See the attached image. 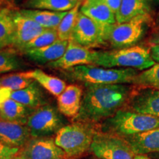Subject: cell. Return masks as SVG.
<instances>
[{
	"mask_svg": "<svg viewBox=\"0 0 159 159\" xmlns=\"http://www.w3.org/2000/svg\"><path fill=\"white\" fill-rule=\"evenodd\" d=\"M81 106L73 122L97 124L125 108L133 90L132 84H84Z\"/></svg>",
	"mask_w": 159,
	"mask_h": 159,
	"instance_id": "obj_1",
	"label": "cell"
},
{
	"mask_svg": "<svg viewBox=\"0 0 159 159\" xmlns=\"http://www.w3.org/2000/svg\"><path fill=\"white\" fill-rule=\"evenodd\" d=\"M139 71L134 69L105 68L95 65H81L61 70L65 79L83 84H132Z\"/></svg>",
	"mask_w": 159,
	"mask_h": 159,
	"instance_id": "obj_2",
	"label": "cell"
},
{
	"mask_svg": "<svg viewBox=\"0 0 159 159\" xmlns=\"http://www.w3.org/2000/svg\"><path fill=\"white\" fill-rule=\"evenodd\" d=\"M150 47L135 45L113 51H97L94 65L105 68L134 69L144 71L154 66Z\"/></svg>",
	"mask_w": 159,
	"mask_h": 159,
	"instance_id": "obj_3",
	"label": "cell"
},
{
	"mask_svg": "<svg viewBox=\"0 0 159 159\" xmlns=\"http://www.w3.org/2000/svg\"><path fill=\"white\" fill-rule=\"evenodd\" d=\"M159 128V118L122 108L103 121L100 130L122 138Z\"/></svg>",
	"mask_w": 159,
	"mask_h": 159,
	"instance_id": "obj_4",
	"label": "cell"
},
{
	"mask_svg": "<svg viewBox=\"0 0 159 159\" xmlns=\"http://www.w3.org/2000/svg\"><path fill=\"white\" fill-rule=\"evenodd\" d=\"M97 131L96 124L73 122L65 125L55 134V142L64 151L68 158H74L90 150Z\"/></svg>",
	"mask_w": 159,
	"mask_h": 159,
	"instance_id": "obj_5",
	"label": "cell"
},
{
	"mask_svg": "<svg viewBox=\"0 0 159 159\" xmlns=\"http://www.w3.org/2000/svg\"><path fill=\"white\" fill-rule=\"evenodd\" d=\"M153 25L150 13L138 16L127 22L110 25L106 34V42L119 49L135 46Z\"/></svg>",
	"mask_w": 159,
	"mask_h": 159,
	"instance_id": "obj_6",
	"label": "cell"
},
{
	"mask_svg": "<svg viewBox=\"0 0 159 159\" xmlns=\"http://www.w3.org/2000/svg\"><path fill=\"white\" fill-rule=\"evenodd\" d=\"M26 125L32 138L49 137L66 125V120L57 108L46 104L32 112Z\"/></svg>",
	"mask_w": 159,
	"mask_h": 159,
	"instance_id": "obj_7",
	"label": "cell"
},
{
	"mask_svg": "<svg viewBox=\"0 0 159 159\" xmlns=\"http://www.w3.org/2000/svg\"><path fill=\"white\" fill-rule=\"evenodd\" d=\"M90 150L99 159H134L136 155L122 137L97 131Z\"/></svg>",
	"mask_w": 159,
	"mask_h": 159,
	"instance_id": "obj_8",
	"label": "cell"
},
{
	"mask_svg": "<svg viewBox=\"0 0 159 159\" xmlns=\"http://www.w3.org/2000/svg\"><path fill=\"white\" fill-rule=\"evenodd\" d=\"M109 26L102 27L80 11L70 40L86 47L104 44Z\"/></svg>",
	"mask_w": 159,
	"mask_h": 159,
	"instance_id": "obj_9",
	"label": "cell"
},
{
	"mask_svg": "<svg viewBox=\"0 0 159 159\" xmlns=\"http://www.w3.org/2000/svg\"><path fill=\"white\" fill-rule=\"evenodd\" d=\"M19 156L24 159H67L66 154L55 144L53 137L31 138L20 149Z\"/></svg>",
	"mask_w": 159,
	"mask_h": 159,
	"instance_id": "obj_10",
	"label": "cell"
},
{
	"mask_svg": "<svg viewBox=\"0 0 159 159\" xmlns=\"http://www.w3.org/2000/svg\"><path fill=\"white\" fill-rule=\"evenodd\" d=\"M133 85L130 99L125 108L159 118V89Z\"/></svg>",
	"mask_w": 159,
	"mask_h": 159,
	"instance_id": "obj_11",
	"label": "cell"
},
{
	"mask_svg": "<svg viewBox=\"0 0 159 159\" xmlns=\"http://www.w3.org/2000/svg\"><path fill=\"white\" fill-rule=\"evenodd\" d=\"M97 51L83 47L69 40L68 47L61 58L47 66L49 68L66 70L77 66L94 65Z\"/></svg>",
	"mask_w": 159,
	"mask_h": 159,
	"instance_id": "obj_12",
	"label": "cell"
},
{
	"mask_svg": "<svg viewBox=\"0 0 159 159\" xmlns=\"http://www.w3.org/2000/svg\"><path fill=\"white\" fill-rule=\"evenodd\" d=\"M13 21L15 37L13 47L19 52L22 50L27 43L41 35L46 30L33 20L24 16L19 11H15Z\"/></svg>",
	"mask_w": 159,
	"mask_h": 159,
	"instance_id": "obj_13",
	"label": "cell"
},
{
	"mask_svg": "<svg viewBox=\"0 0 159 159\" xmlns=\"http://www.w3.org/2000/svg\"><path fill=\"white\" fill-rule=\"evenodd\" d=\"M30 138L27 125L0 119V142L21 149Z\"/></svg>",
	"mask_w": 159,
	"mask_h": 159,
	"instance_id": "obj_14",
	"label": "cell"
},
{
	"mask_svg": "<svg viewBox=\"0 0 159 159\" xmlns=\"http://www.w3.org/2000/svg\"><path fill=\"white\" fill-rule=\"evenodd\" d=\"M69 41L57 40L52 44L41 48L28 49L23 52L27 59L38 64L44 65L54 62L61 58L68 47Z\"/></svg>",
	"mask_w": 159,
	"mask_h": 159,
	"instance_id": "obj_15",
	"label": "cell"
},
{
	"mask_svg": "<svg viewBox=\"0 0 159 159\" xmlns=\"http://www.w3.org/2000/svg\"><path fill=\"white\" fill-rule=\"evenodd\" d=\"M83 90L80 85L71 84L57 97V109L63 116L72 119L78 114L82 102Z\"/></svg>",
	"mask_w": 159,
	"mask_h": 159,
	"instance_id": "obj_16",
	"label": "cell"
},
{
	"mask_svg": "<svg viewBox=\"0 0 159 159\" xmlns=\"http://www.w3.org/2000/svg\"><path fill=\"white\" fill-rule=\"evenodd\" d=\"M80 11L102 27L116 23L115 13L102 0H83Z\"/></svg>",
	"mask_w": 159,
	"mask_h": 159,
	"instance_id": "obj_17",
	"label": "cell"
},
{
	"mask_svg": "<svg viewBox=\"0 0 159 159\" xmlns=\"http://www.w3.org/2000/svg\"><path fill=\"white\" fill-rule=\"evenodd\" d=\"M135 155L159 152V128L123 138Z\"/></svg>",
	"mask_w": 159,
	"mask_h": 159,
	"instance_id": "obj_18",
	"label": "cell"
},
{
	"mask_svg": "<svg viewBox=\"0 0 159 159\" xmlns=\"http://www.w3.org/2000/svg\"><path fill=\"white\" fill-rule=\"evenodd\" d=\"M39 84L33 81L27 88L12 91L11 99L25 105L27 108L35 110L46 105L45 97Z\"/></svg>",
	"mask_w": 159,
	"mask_h": 159,
	"instance_id": "obj_19",
	"label": "cell"
},
{
	"mask_svg": "<svg viewBox=\"0 0 159 159\" xmlns=\"http://www.w3.org/2000/svg\"><path fill=\"white\" fill-rule=\"evenodd\" d=\"M23 76L33 80L55 97H58L66 88V83L63 79L52 76L41 69L21 71Z\"/></svg>",
	"mask_w": 159,
	"mask_h": 159,
	"instance_id": "obj_20",
	"label": "cell"
},
{
	"mask_svg": "<svg viewBox=\"0 0 159 159\" xmlns=\"http://www.w3.org/2000/svg\"><path fill=\"white\" fill-rule=\"evenodd\" d=\"M33 111L9 98L0 107V119L26 125L27 119Z\"/></svg>",
	"mask_w": 159,
	"mask_h": 159,
	"instance_id": "obj_21",
	"label": "cell"
},
{
	"mask_svg": "<svg viewBox=\"0 0 159 159\" xmlns=\"http://www.w3.org/2000/svg\"><path fill=\"white\" fill-rule=\"evenodd\" d=\"M19 13L29 18L45 29H57L67 12H52L33 9H21Z\"/></svg>",
	"mask_w": 159,
	"mask_h": 159,
	"instance_id": "obj_22",
	"label": "cell"
},
{
	"mask_svg": "<svg viewBox=\"0 0 159 159\" xmlns=\"http://www.w3.org/2000/svg\"><path fill=\"white\" fill-rule=\"evenodd\" d=\"M14 13L15 10L10 7L0 9V50L13 47L15 37Z\"/></svg>",
	"mask_w": 159,
	"mask_h": 159,
	"instance_id": "obj_23",
	"label": "cell"
},
{
	"mask_svg": "<svg viewBox=\"0 0 159 159\" xmlns=\"http://www.w3.org/2000/svg\"><path fill=\"white\" fill-rule=\"evenodd\" d=\"M149 13L150 7L147 0H122L120 7L115 16L116 23L122 24Z\"/></svg>",
	"mask_w": 159,
	"mask_h": 159,
	"instance_id": "obj_24",
	"label": "cell"
},
{
	"mask_svg": "<svg viewBox=\"0 0 159 159\" xmlns=\"http://www.w3.org/2000/svg\"><path fill=\"white\" fill-rule=\"evenodd\" d=\"M77 3L71 0H27L23 5L25 9L66 12L72 9Z\"/></svg>",
	"mask_w": 159,
	"mask_h": 159,
	"instance_id": "obj_25",
	"label": "cell"
},
{
	"mask_svg": "<svg viewBox=\"0 0 159 159\" xmlns=\"http://www.w3.org/2000/svg\"><path fill=\"white\" fill-rule=\"evenodd\" d=\"M28 65L15 52L0 50V74L21 71Z\"/></svg>",
	"mask_w": 159,
	"mask_h": 159,
	"instance_id": "obj_26",
	"label": "cell"
},
{
	"mask_svg": "<svg viewBox=\"0 0 159 159\" xmlns=\"http://www.w3.org/2000/svg\"><path fill=\"white\" fill-rule=\"evenodd\" d=\"M81 3L82 2L79 1L72 9L67 12L66 15L60 23L59 26L56 29L58 39L62 40V41H69L70 40L71 33L74 30L77 16H78L80 9Z\"/></svg>",
	"mask_w": 159,
	"mask_h": 159,
	"instance_id": "obj_27",
	"label": "cell"
},
{
	"mask_svg": "<svg viewBox=\"0 0 159 159\" xmlns=\"http://www.w3.org/2000/svg\"><path fill=\"white\" fill-rule=\"evenodd\" d=\"M132 85L159 89V63L139 73L134 77Z\"/></svg>",
	"mask_w": 159,
	"mask_h": 159,
	"instance_id": "obj_28",
	"label": "cell"
},
{
	"mask_svg": "<svg viewBox=\"0 0 159 159\" xmlns=\"http://www.w3.org/2000/svg\"><path fill=\"white\" fill-rule=\"evenodd\" d=\"M33 81V80L24 77L21 71L0 77V87L10 89L13 91H19L27 88Z\"/></svg>",
	"mask_w": 159,
	"mask_h": 159,
	"instance_id": "obj_29",
	"label": "cell"
},
{
	"mask_svg": "<svg viewBox=\"0 0 159 159\" xmlns=\"http://www.w3.org/2000/svg\"><path fill=\"white\" fill-rule=\"evenodd\" d=\"M57 40H58V36H57L56 29H46L41 35L32 40L30 42L27 43L21 52L28 50V49L41 48V47L52 44Z\"/></svg>",
	"mask_w": 159,
	"mask_h": 159,
	"instance_id": "obj_30",
	"label": "cell"
},
{
	"mask_svg": "<svg viewBox=\"0 0 159 159\" xmlns=\"http://www.w3.org/2000/svg\"><path fill=\"white\" fill-rule=\"evenodd\" d=\"M19 151L20 148H12L0 142V159H14Z\"/></svg>",
	"mask_w": 159,
	"mask_h": 159,
	"instance_id": "obj_31",
	"label": "cell"
},
{
	"mask_svg": "<svg viewBox=\"0 0 159 159\" xmlns=\"http://www.w3.org/2000/svg\"><path fill=\"white\" fill-rule=\"evenodd\" d=\"M144 44L147 47L159 44V30H151L150 34L148 35L147 39H145Z\"/></svg>",
	"mask_w": 159,
	"mask_h": 159,
	"instance_id": "obj_32",
	"label": "cell"
},
{
	"mask_svg": "<svg viewBox=\"0 0 159 159\" xmlns=\"http://www.w3.org/2000/svg\"><path fill=\"white\" fill-rule=\"evenodd\" d=\"M105 5L116 14L120 7L122 0H102Z\"/></svg>",
	"mask_w": 159,
	"mask_h": 159,
	"instance_id": "obj_33",
	"label": "cell"
},
{
	"mask_svg": "<svg viewBox=\"0 0 159 159\" xmlns=\"http://www.w3.org/2000/svg\"><path fill=\"white\" fill-rule=\"evenodd\" d=\"M12 91L10 89L0 87V107L7 99L11 98Z\"/></svg>",
	"mask_w": 159,
	"mask_h": 159,
	"instance_id": "obj_34",
	"label": "cell"
},
{
	"mask_svg": "<svg viewBox=\"0 0 159 159\" xmlns=\"http://www.w3.org/2000/svg\"><path fill=\"white\" fill-rule=\"evenodd\" d=\"M150 52L152 58L153 59L155 62H158L159 63V44L150 46Z\"/></svg>",
	"mask_w": 159,
	"mask_h": 159,
	"instance_id": "obj_35",
	"label": "cell"
},
{
	"mask_svg": "<svg viewBox=\"0 0 159 159\" xmlns=\"http://www.w3.org/2000/svg\"><path fill=\"white\" fill-rule=\"evenodd\" d=\"M151 30H159V11L156 16L153 17V25Z\"/></svg>",
	"mask_w": 159,
	"mask_h": 159,
	"instance_id": "obj_36",
	"label": "cell"
},
{
	"mask_svg": "<svg viewBox=\"0 0 159 159\" xmlns=\"http://www.w3.org/2000/svg\"><path fill=\"white\" fill-rule=\"evenodd\" d=\"M134 159H153L149 158V157L146 156L145 155H136L134 157Z\"/></svg>",
	"mask_w": 159,
	"mask_h": 159,
	"instance_id": "obj_37",
	"label": "cell"
},
{
	"mask_svg": "<svg viewBox=\"0 0 159 159\" xmlns=\"http://www.w3.org/2000/svg\"><path fill=\"white\" fill-rule=\"evenodd\" d=\"M4 2H4L3 0H0V9L2 8V5H3Z\"/></svg>",
	"mask_w": 159,
	"mask_h": 159,
	"instance_id": "obj_38",
	"label": "cell"
},
{
	"mask_svg": "<svg viewBox=\"0 0 159 159\" xmlns=\"http://www.w3.org/2000/svg\"><path fill=\"white\" fill-rule=\"evenodd\" d=\"M14 159H24V158H21V156H19V155H18L17 156H16V157H15V158H14Z\"/></svg>",
	"mask_w": 159,
	"mask_h": 159,
	"instance_id": "obj_39",
	"label": "cell"
},
{
	"mask_svg": "<svg viewBox=\"0 0 159 159\" xmlns=\"http://www.w3.org/2000/svg\"><path fill=\"white\" fill-rule=\"evenodd\" d=\"M71 1L75 2H79V0H71Z\"/></svg>",
	"mask_w": 159,
	"mask_h": 159,
	"instance_id": "obj_40",
	"label": "cell"
},
{
	"mask_svg": "<svg viewBox=\"0 0 159 159\" xmlns=\"http://www.w3.org/2000/svg\"><path fill=\"white\" fill-rule=\"evenodd\" d=\"M10 1H11V0H7V2H10Z\"/></svg>",
	"mask_w": 159,
	"mask_h": 159,
	"instance_id": "obj_41",
	"label": "cell"
},
{
	"mask_svg": "<svg viewBox=\"0 0 159 159\" xmlns=\"http://www.w3.org/2000/svg\"><path fill=\"white\" fill-rule=\"evenodd\" d=\"M79 1H80V2H83V0H79Z\"/></svg>",
	"mask_w": 159,
	"mask_h": 159,
	"instance_id": "obj_42",
	"label": "cell"
},
{
	"mask_svg": "<svg viewBox=\"0 0 159 159\" xmlns=\"http://www.w3.org/2000/svg\"><path fill=\"white\" fill-rule=\"evenodd\" d=\"M3 1H4V2H6V1H7V0H3Z\"/></svg>",
	"mask_w": 159,
	"mask_h": 159,
	"instance_id": "obj_43",
	"label": "cell"
}]
</instances>
